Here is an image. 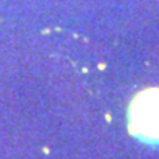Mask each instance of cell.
Returning a JSON list of instances; mask_svg holds the SVG:
<instances>
[{
	"label": "cell",
	"mask_w": 159,
	"mask_h": 159,
	"mask_svg": "<svg viewBox=\"0 0 159 159\" xmlns=\"http://www.w3.org/2000/svg\"><path fill=\"white\" fill-rule=\"evenodd\" d=\"M130 128L149 141H159V89H146L132 102Z\"/></svg>",
	"instance_id": "1"
}]
</instances>
